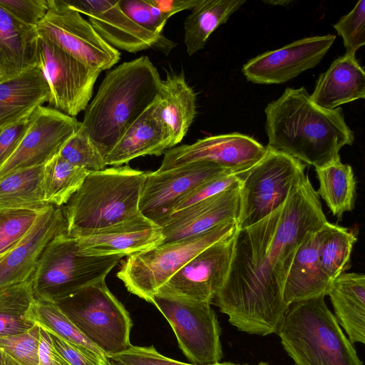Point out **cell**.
Returning <instances> with one entry per match:
<instances>
[{
	"label": "cell",
	"mask_w": 365,
	"mask_h": 365,
	"mask_svg": "<svg viewBox=\"0 0 365 365\" xmlns=\"http://www.w3.org/2000/svg\"><path fill=\"white\" fill-rule=\"evenodd\" d=\"M327 222L306 175L276 210L237 229L228 274L213 299L232 326L250 334L277 333L289 308L283 290L296 250Z\"/></svg>",
	"instance_id": "cell-1"
},
{
	"label": "cell",
	"mask_w": 365,
	"mask_h": 365,
	"mask_svg": "<svg viewBox=\"0 0 365 365\" xmlns=\"http://www.w3.org/2000/svg\"><path fill=\"white\" fill-rule=\"evenodd\" d=\"M145 175L128 165L91 171L61 207L67 234L83 236L140 215L139 200Z\"/></svg>",
	"instance_id": "cell-4"
},
{
	"label": "cell",
	"mask_w": 365,
	"mask_h": 365,
	"mask_svg": "<svg viewBox=\"0 0 365 365\" xmlns=\"http://www.w3.org/2000/svg\"><path fill=\"white\" fill-rule=\"evenodd\" d=\"M28 118L0 128V167L9 159L21 141Z\"/></svg>",
	"instance_id": "cell-45"
},
{
	"label": "cell",
	"mask_w": 365,
	"mask_h": 365,
	"mask_svg": "<svg viewBox=\"0 0 365 365\" xmlns=\"http://www.w3.org/2000/svg\"><path fill=\"white\" fill-rule=\"evenodd\" d=\"M43 165L21 168L0 178V210H42L48 207L43 199Z\"/></svg>",
	"instance_id": "cell-31"
},
{
	"label": "cell",
	"mask_w": 365,
	"mask_h": 365,
	"mask_svg": "<svg viewBox=\"0 0 365 365\" xmlns=\"http://www.w3.org/2000/svg\"><path fill=\"white\" fill-rule=\"evenodd\" d=\"M173 147L157 97L126 130L106 155L105 161L106 165L120 166L138 157L159 156Z\"/></svg>",
	"instance_id": "cell-22"
},
{
	"label": "cell",
	"mask_w": 365,
	"mask_h": 365,
	"mask_svg": "<svg viewBox=\"0 0 365 365\" xmlns=\"http://www.w3.org/2000/svg\"><path fill=\"white\" fill-rule=\"evenodd\" d=\"M241 182L215 196L172 214L161 226L163 235L161 244L204 233L229 220L237 221Z\"/></svg>",
	"instance_id": "cell-21"
},
{
	"label": "cell",
	"mask_w": 365,
	"mask_h": 365,
	"mask_svg": "<svg viewBox=\"0 0 365 365\" xmlns=\"http://www.w3.org/2000/svg\"><path fill=\"white\" fill-rule=\"evenodd\" d=\"M328 223L327 221L318 230L308 233L296 250L283 290V299L288 307L294 302L327 295L332 281L322 268L319 247Z\"/></svg>",
	"instance_id": "cell-23"
},
{
	"label": "cell",
	"mask_w": 365,
	"mask_h": 365,
	"mask_svg": "<svg viewBox=\"0 0 365 365\" xmlns=\"http://www.w3.org/2000/svg\"><path fill=\"white\" fill-rule=\"evenodd\" d=\"M264 2L275 6L278 4L281 6H286L290 3V1H264Z\"/></svg>",
	"instance_id": "cell-50"
},
{
	"label": "cell",
	"mask_w": 365,
	"mask_h": 365,
	"mask_svg": "<svg viewBox=\"0 0 365 365\" xmlns=\"http://www.w3.org/2000/svg\"><path fill=\"white\" fill-rule=\"evenodd\" d=\"M228 173H231L208 161L191 163L163 171H146L139 200L140 212L161 227L182 197L202 184Z\"/></svg>",
	"instance_id": "cell-13"
},
{
	"label": "cell",
	"mask_w": 365,
	"mask_h": 365,
	"mask_svg": "<svg viewBox=\"0 0 365 365\" xmlns=\"http://www.w3.org/2000/svg\"><path fill=\"white\" fill-rule=\"evenodd\" d=\"M264 113L267 147L304 164L322 165L354 141L342 109L319 107L303 87L287 88L279 98L267 104Z\"/></svg>",
	"instance_id": "cell-2"
},
{
	"label": "cell",
	"mask_w": 365,
	"mask_h": 365,
	"mask_svg": "<svg viewBox=\"0 0 365 365\" xmlns=\"http://www.w3.org/2000/svg\"><path fill=\"white\" fill-rule=\"evenodd\" d=\"M0 6L20 22L34 27L48 9V0H0Z\"/></svg>",
	"instance_id": "cell-43"
},
{
	"label": "cell",
	"mask_w": 365,
	"mask_h": 365,
	"mask_svg": "<svg viewBox=\"0 0 365 365\" xmlns=\"http://www.w3.org/2000/svg\"><path fill=\"white\" fill-rule=\"evenodd\" d=\"M163 120L169 129L174 147L187 134L196 115V93L183 73H168L158 93Z\"/></svg>",
	"instance_id": "cell-27"
},
{
	"label": "cell",
	"mask_w": 365,
	"mask_h": 365,
	"mask_svg": "<svg viewBox=\"0 0 365 365\" xmlns=\"http://www.w3.org/2000/svg\"><path fill=\"white\" fill-rule=\"evenodd\" d=\"M42 210H0V257L22 239Z\"/></svg>",
	"instance_id": "cell-38"
},
{
	"label": "cell",
	"mask_w": 365,
	"mask_h": 365,
	"mask_svg": "<svg viewBox=\"0 0 365 365\" xmlns=\"http://www.w3.org/2000/svg\"><path fill=\"white\" fill-rule=\"evenodd\" d=\"M48 4L46 14L36 26L38 36L51 41L85 66L100 72L119 61L120 52L106 42L66 0H48Z\"/></svg>",
	"instance_id": "cell-10"
},
{
	"label": "cell",
	"mask_w": 365,
	"mask_h": 365,
	"mask_svg": "<svg viewBox=\"0 0 365 365\" xmlns=\"http://www.w3.org/2000/svg\"><path fill=\"white\" fill-rule=\"evenodd\" d=\"M55 303L105 356L129 349L132 319L108 288L106 279L90 284Z\"/></svg>",
	"instance_id": "cell-8"
},
{
	"label": "cell",
	"mask_w": 365,
	"mask_h": 365,
	"mask_svg": "<svg viewBox=\"0 0 365 365\" xmlns=\"http://www.w3.org/2000/svg\"><path fill=\"white\" fill-rule=\"evenodd\" d=\"M106 365H118L106 358Z\"/></svg>",
	"instance_id": "cell-51"
},
{
	"label": "cell",
	"mask_w": 365,
	"mask_h": 365,
	"mask_svg": "<svg viewBox=\"0 0 365 365\" xmlns=\"http://www.w3.org/2000/svg\"><path fill=\"white\" fill-rule=\"evenodd\" d=\"M38 365H69L56 350L50 334L40 328Z\"/></svg>",
	"instance_id": "cell-46"
},
{
	"label": "cell",
	"mask_w": 365,
	"mask_h": 365,
	"mask_svg": "<svg viewBox=\"0 0 365 365\" xmlns=\"http://www.w3.org/2000/svg\"><path fill=\"white\" fill-rule=\"evenodd\" d=\"M0 365H14L6 356L0 351Z\"/></svg>",
	"instance_id": "cell-49"
},
{
	"label": "cell",
	"mask_w": 365,
	"mask_h": 365,
	"mask_svg": "<svg viewBox=\"0 0 365 365\" xmlns=\"http://www.w3.org/2000/svg\"><path fill=\"white\" fill-rule=\"evenodd\" d=\"M107 359L118 365H195L184 363L168 358L158 352L153 346H131L127 350L115 354L106 356ZM210 365H250L232 362H218ZM255 365H271L265 361H260Z\"/></svg>",
	"instance_id": "cell-40"
},
{
	"label": "cell",
	"mask_w": 365,
	"mask_h": 365,
	"mask_svg": "<svg viewBox=\"0 0 365 365\" xmlns=\"http://www.w3.org/2000/svg\"><path fill=\"white\" fill-rule=\"evenodd\" d=\"M319 181L317 192L334 216L339 218L354 208L356 180L351 165L341 163L339 155L320 166L314 167Z\"/></svg>",
	"instance_id": "cell-30"
},
{
	"label": "cell",
	"mask_w": 365,
	"mask_h": 365,
	"mask_svg": "<svg viewBox=\"0 0 365 365\" xmlns=\"http://www.w3.org/2000/svg\"><path fill=\"white\" fill-rule=\"evenodd\" d=\"M26 319L49 333L105 356L99 348L81 333L54 302L34 298L27 311Z\"/></svg>",
	"instance_id": "cell-33"
},
{
	"label": "cell",
	"mask_w": 365,
	"mask_h": 365,
	"mask_svg": "<svg viewBox=\"0 0 365 365\" xmlns=\"http://www.w3.org/2000/svg\"><path fill=\"white\" fill-rule=\"evenodd\" d=\"M236 232L195 256L156 294L211 304L228 274Z\"/></svg>",
	"instance_id": "cell-14"
},
{
	"label": "cell",
	"mask_w": 365,
	"mask_h": 365,
	"mask_svg": "<svg viewBox=\"0 0 365 365\" xmlns=\"http://www.w3.org/2000/svg\"><path fill=\"white\" fill-rule=\"evenodd\" d=\"M34 299L30 279L0 288V336L23 333L34 326L26 319Z\"/></svg>",
	"instance_id": "cell-34"
},
{
	"label": "cell",
	"mask_w": 365,
	"mask_h": 365,
	"mask_svg": "<svg viewBox=\"0 0 365 365\" xmlns=\"http://www.w3.org/2000/svg\"><path fill=\"white\" fill-rule=\"evenodd\" d=\"M123 11L136 24L158 36L168 20L149 0H119Z\"/></svg>",
	"instance_id": "cell-41"
},
{
	"label": "cell",
	"mask_w": 365,
	"mask_h": 365,
	"mask_svg": "<svg viewBox=\"0 0 365 365\" xmlns=\"http://www.w3.org/2000/svg\"><path fill=\"white\" fill-rule=\"evenodd\" d=\"M243 173L225 174L202 184L182 197L175 206L172 214L215 196L228 189L242 180Z\"/></svg>",
	"instance_id": "cell-42"
},
{
	"label": "cell",
	"mask_w": 365,
	"mask_h": 365,
	"mask_svg": "<svg viewBox=\"0 0 365 365\" xmlns=\"http://www.w3.org/2000/svg\"><path fill=\"white\" fill-rule=\"evenodd\" d=\"M49 334L56 350L69 365H106V356Z\"/></svg>",
	"instance_id": "cell-44"
},
{
	"label": "cell",
	"mask_w": 365,
	"mask_h": 365,
	"mask_svg": "<svg viewBox=\"0 0 365 365\" xmlns=\"http://www.w3.org/2000/svg\"><path fill=\"white\" fill-rule=\"evenodd\" d=\"M333 26L342 37L345 53L355 56L356 51L365 44V1H359Z\"/></svg>",
	"instance_id": "cell-39"
},
{
	"label": "cell",
	"mask_w": 365,
	"mask_h": 365,
	"mask_svg": "<svg viewBox=\"0 0 365 365\" xmlns=\"http://www.w3.org/2000/svg\"><path fill=\"white\" fill-rule=\"evenodd\" d=\"M58 155L70 163L89 171L101 170L107 166L104 157L86 133L81 124Z\"/></svg>",
	"instance_id": "cell-36"
},
{
	"label": "cell",
	"mask_w": 365,
	"mask_h": 365,
	"mask_svg": "<svg viewBox=\"0 0 365 365\" xmlns=\"http://www.w3.org/2000/svg\"><path fill=\"white\" fill-rule=\"evenodd\" d=\"M81 14L86 15L97 34L113 48L130 53L156 46L169 53L174 43L158 36L133 21L121 9L119 0H66Z\"/></svg>",
	"instance_id": "cell-18"
},
{
	"label": "cell",
	"mask_w": 365,
	"mask_h": 365,
	"mask_svg": "<svg viewBox=\"0 0 365 365\" xmlns=\"http://www.w3.org/2000/svg\"><path fill=\"white\" fill-rule=\"evenodd\" d=\"M267 148L264 156L243 173L238 229L251 226L276 210L306 175L305 164Z\"/></svg>",
	"instance_id": "cell-9"
},
{
	"label": "cell",
	"mask_w": 365,
	"mask_h": 365,
	"mask_svg": "<svg viewBox=\"0 0 365 365\" xmlns=\"http://www.w3.org/2000/svg\"><path fill=\"white\" fill-rule=\"evenodd\" d=\"M173 329L178 346L195 365L220 362L221 328L210 304L155 295L152 301Z\"/></svg>",
	"instance_id": "cell-11"
},
{
	"label": "cell",
	"mask_w": 365,
	"mask_h": 365,
	"mask_svg": "<svg viewBox=\"0 0 365 365\" xmlns=\"http://www.w3.org/2000/svg\"><path fill=\"white\" fill-rule=\"evenodd\" d=\"M36 66L47 81L49 107L71 117L86 110L101 73L91 68L51 41L38 36Z\"/></svg>",
	"instance_id": "cell-12"
},
{
	"label": "cell",
	"mask_w": 365,
	"mask_h": 365,
	"mask_svg": "<svg viewBox=\"0 0 365 365\" xmlns=\"http://www.w3.org/2000/svg\"><path fill=\"white\" fill-rule=\"evenodd\" d=\"M81 122L49 106L38 107L29 117L19 145L0 167V178L14 170L44 165L59 153Z\"/></svg>",
	"instance_id": "cell-15"
},
{
	"label": "cell",
	"mask_w": 365,
	"mask_h": 365,
	"mask_svg": "<svg viewBox=\"0 0 365 365\" xmlns=\"http://www.w3.org/2000/svg\"><path fill=\"white\" fill-rule=\"evenodd\" d=\"M91 171L76 166L58 154L48 160L42 173V189L45 202L61 207L79 189Z\"/></svg>",
	"instance_id": "cell-32"
},
{
	"label": "cell",
	"mask_w": 365,
	"mask_h": 365,
	"mask_svg": "<svg viewBox=\"0 0 365 365\" xmlns=\"http://www.w3.org/2000/svg\"><path fill=\"white\" fill-rule=\"evenodd\" d=\"M47 81L40 68L34 66L0 85V128L29 118L48 102Z\"/></svg>",
	"instance_id": "cell-25"
},
{
	"label": "cell",
	"mask_w": 365,
	"mask_h": 365,
	"mask_svg": "<svg viewBox=\"0 0 365 365\" xmlns=\"http://www.w3.org/2000/svg\"><path fill=\"white\" fill-rule=\"evenodd\" d=\"M161 83L157 68L146 56L125 61L107 73L81 122L104 158L156 99Z\"/></svg>",
	"instance_id": "cell-3"
},
{
	"label": "cell",
	"mask_w": 365,
	"mask_h": 365,
	"mask_svg": "<svg viewBox=\"0 0 365 365\" xmlns=\"http://www.w3.org/2000/svg\"><path fill=\"white\" fill-rule=\"evenodd\" d=\"M16 76H12L0 68V85Z\"/></svg>",
	"instance_id": "cell-48"
},
{
	"label": "cell",
	"mask_w": 365,
	"mask_h": 365,
	"mask_svg": "<svg viewBox=\"0 0 365 365\" xmlns=\"http://www.w3.org/2000/svg\"><path fill=\"white\" fill-rule=\"evenodd\" d=\"M245 0H200L184 22V43L191 56L202 49L210 36L238 10Z\"/></svg>",
	"instance_id": "cell-29"
},
{
	"label": "cell",
	"mask_w": 365,
	"mask_h": 365,
	"mask_svg": "<svg viewBox=\"0 0 365 365\" xmlns=\"http://www.w3.org/2000/svg\"><path fill=\"white\" fill-rule=\"evenodd\" d=\"M327 295L334 317L352 343L365 344V275L344 272L335 278Z\"/></svg>",
	"instance_id": "cell-26"
},
{
	"label": "cell",
	"mask_w": 365,
	"mask_h": 365,
	"mask_svg": "<svg viewBox=\"0 0 365 365\" xmlns=\"http://www.w3.org/2000/svg\"><path fill=\"white\" fill-rule=\"evenodd\" d=\"M267 150V147L252 137L240 133L212 135L199 139L192 144L167 150L157 170L208 161L219 165L231 173H240L258 163Z\"/></svg>",
	"instance_id": "cell-16"
},
{
	"label": "cell",
	"mask_w": 365,
	"mask_h": 365,
	"mask_svg": "<svg viewBox=\"0 0 365 365\" xmlns=\"http://www.w3.org/2000/svg\"><path fill=\"white\" fill-rule=\"evenodd\" d=\"M364 98V70L355 56L346 53L335 59L321 73L310 94V99L315 105L327 110Z\"/></svg>",
	"instance_id": "cell-24"
},
{
	"label": "cell",
	"mask_w": 365,
	"mask_h": 365,
	"mask_svg": "<svg viewBox=\"0 0 365 365\" xmlns=\"http://www.w3.org/2000/svg\"><path fill=\"white\" fill-rule=\"evenodd\" d=\"M324 295L289 306L276 334L294 365H363Z\"/></svg>",
	"instance_id": "cell-5"
},
{
	"label": "cell",
	"mask_w": 365,
	"mask_h": 365,
	"mask_svg": "<svg viewBox=\"0 0 365 365\" xmlns=\"http://www.w3.org/2000/svg\"><path fill=\"white\" fill-rule=\"evenodd\" d=\"M122 257L82 255L67 232L45 247L30 279L35 299L56 302L106 279Z\"/></svg>",
	"instance_id": "cell-6"
},
{
	"label": "cell",
	"mask_w": 365,
	"mask_h": 365,
	"mask_svg": "<svg viewBox=\"0 0 365 365\" xmlns=\"http://www.w3.org/2000/svg\"><path fill=\"white\" fill-rule=\"evenodd\" d=\"M356 233L329 222L319 247V259L327 277L333 281L349 267Z\"/></svg>",
	"instance_id": "cell-35"
},
{
	"label": "cell",
	"mask_w": 365,
	"mask_h": 365,
	"mask_svg": "<svg viewBox=\"0 0 365 365\" xmlns=\"http://www.w3.org/2000/svg\"><path fill=\"white\" fill-rule=\"evenodd\" d=\"M235 220L197 235L186 237L128 256L117 277L133 294L152 303L158 290L201 251L237 230Z\"/></svg>",
	"instance_id": "cell-7"
},
{
	"label": "cell",
	"mask_w": 365,
	"mask_h": 365,
	"mask_svg": "<svg viewBox=\"0 0 365 365\" xmlns=\"http://www.w3.org/2000/svg\"><path fill=\"white\" fill-rule=\"evenodd\" d=\"M200 1V0H149L168 19L176 13L192 9Z\"/></svg>",
	"instance_id": "cell-47"
},
{
	"label": "cell",
	"mask_w": 365,
	"mask_h": 365,
	"mask_svg": "<svg viewBox=\"0 0 365 365\" xmlns=\"http://www.w3.org/2000/svg\"><path fill=\"white\" fill-rule=\"evenodd\" d=\"M86 256H130L160 245L162 228L141 214L121 223L74 237Z\"/></svg>",
	"instance_id": "cell-20"
},
{
	"label": "cell",
	"mask_w": 365,
	"mask_h": 365,
	"mask_svg": "<svg viewBox=\"0 0 365 365\" xmlns=\"http://www.w3.org/2000/svg\"><path fill=\"white\" fill-rule=\"evenodd\" d=\"M39 331L40 327L34 324L25 332L0 336V351L14 365H38Z\"/></svg>",
	"instance_id": "cell-37"
},
{
	"label": "cell",
	"mask_w": 365,
	"mask_h": 365,
	"mask_svg": "<svg viewBox=\"0 0 365 365\" xmlns=\"http://www.w3.org/2000/svg\"><path fill=\"white\" fill-rule=\"evenodd\" d=\"M36 27L26 25L0 6V68L16 76L36 66Z\"/></svg>",
	"instance_id": "cell-28"
},
{
	"label": "cell",
	"mask_w": 365,
	"mask_h": 365,
	"mask_svg": "<svg viewBox=\"0 0 365 365\" xmlns=\"http://www.w3.org/2000/svg\"><path fill=\"white\" fill-rule=\"evenodd\" d=\"M335 38V35L327 34L297 40L250 59L242 72L247 81L255 83H285L319 64Z\"/></svg>",
	"instance_id": "cell-17"
},
{
	"label": "cell",
	"mask_w": 365,
	"mask_h": 365,
	"mask_svg": "<svg viewBox=\"0 0 365 365\" xmlns=\"http://www.w3.org/2000/svg\"><path fill=\"white\" fill-rule=\"evenodd\" d=\"M66 232L61 207L42 210L22 239L0 257V288L29 280L46 245Z\"/></svg>",
	"instance_id": "cell-19"
}]
</instances>
